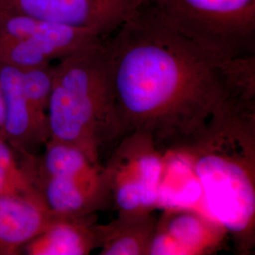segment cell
<instances>
[{"instance_id":"3","label":"cell","mask_w":255,"mask_h":255,"mask_svg":"<svg viewBox=\"0 0 255 255\" xmlns=\"http://www.w3.org/2000/svg\"><path fill=\"white\" fill-rule=\"evenodd\" d=\"M47 119L49 139L78 147L97 164L126 134L104 38L55 62Z\"/></svg>"},{"instance_id":"11","label":"cell","mask_w":255,"mask_h":255,"mask_svg":"<svg viewBox=\"0 0 255 255\" xmlns=\"http://www.w3.org/2000/svg\"><path fill=\"white\" fill-rule=\"evenodd\" d=\"M54 216L42 198L0 197V255H20Z\"/></svg>"},{"instance_id":"10","label":"cell","mask_w":255,"mask_h":255,"mask_svg":"<svg viewBox=\"0 0 255 255\" xmlns=\"http://www.w3.org/2000/svg\"><path fill=\"white\" fill-rule=\"evenodd\" d=\"M0 82L5 105V138L19 154L35 153L38 146L46 145L49 135L37 124L26 97L22 69L0 63Z\"/></svg>"},{"instance_id":"5","label":"cell","mask_w":255,"mask_h":255,"mask_svg":"<svg viewBox=\"0 0 255 255\" xmlns=\"http://www.w3.org/2000/svg\"><path fill=\"white\" fill-rule=\"evenodd\" d=\"M166 23L224 54H255V0H146Z\"/></svg>"},{"instance_id":"13","label":"cell","mask_w":255,"mask_h":255,"mask_svg":"<svg viewBox=\"0 0 255 255\" xmlns=\"http://www.w3.org/2000/svg\"><path fill=\"white\" fill-rule=\"evenodd\" d=\"M158 218L153 213L121 215L98 224L101 255H148Z\"/></svg>"},{"instance_id":"8","label":"cell","mask_w":255,"mask_h":255,"mask_svg":"<svg viewBox=\"0 0 255 255\" xmlns=\"http://www.w3.org/2000/svg\"><path fill=\"white\" fill-rule=\"evenodd\" d=\"M146 0H0V6L106 38Z\"/></svg>"},{"instance_id":"17","label":"cell","mask_w":255,"mask_h":255,"mask_svg":"<svg viewBox=\"0 0 255 255\" xmlns=\"http://www.w3.org/2000/svg\"><path fill=\"white\" fill-rule=\"evenodd\" d=\"M0 137H4L5 138V136H4V134H3V132L0 130ZM6 139V138H5Z\"/></svg>"},{"instance_id":"4","label":"cell","mask_w":255,"mask_h":255,"mask_svg":"<svg viewBox=\"0 0 255 255\" xmlns=\"http://www.w3.org/2000/svg\"><path fill=\"white\" fill-rule=\"evenodd\" d=\"M43 155L26 153L21 164L56 216L96 214L110 204L111 195L103 164H97L78 147L48 139Z\"/></svg>"},{"instance_id":"15","label":"cell","mask_w":255,"mask_h":255,"mask_svg":"<svg viewBox=\"0 0 255 255\" xmlns=\"http://www.w3.org/2000/svg\"><path fill=\"white\" fill-rule=\"evenodd\" d=\"M0 197L42 198L4 137H0Z\"/></svg>"},{"instance_id":"6","label":"cell","mask_w":255,"mask_h":255,"mask_svg":"<svg viewBox=\"0 0 255 255\" xmlns=\"http://www.w3.org/2000/svg\"><path fill=\"white\" fill-rule=\"evenodd\" d=\"M103 167L119 216L154 213L159 207L164 152L148 134H124Z\"/></svg>"},{"instance_id":"14","label":"cell","mask_w":255,"mask_h":255,"mask_svg":"<svg viewBox=\"0 0 255 255\" xmlns=\"http://www.w3.org/2000/svg\"><path fill=\"white\" fill-rule=\"evenodd\" d=\"M53 64L22 69L24 88L38 126L49 135L47 111L53 84Z\"/></svg>"},{"instance_id":"2","label":"cell","mask_w":255,"mask_h":255,"mask_svg":"<svg viewBox=\"0 0 255 255\" xmlns=\"http://www.w3.org/2000/svg\"><path fill=\"white\" fill-rule=\"evenodd\" d=\"M183 149L201 186L207 214L219 221L238 255L255 246V98L223 102Z\"/></svg>"},{"instance_id":"1","label":"cell","mask_w":255,"mask_h":255,"mask_svg":"<svg viewBox=\"0 0 255 255\" xmlns=\"http://www.w3.org/2000/svg\"><path fill=\"white\" fill-rule=\"evenodd\" d=\"M125 132L185 148L235 97L255 98V54L231 56L170 26L146 2L104 38Z\"/></svg>"},{"instance_id":"7","label":"cell","mask_w":255,"mask_h":255,"mask_svg":"<svg viewBox=\"0 0 255 255\" xmlns=\"http://www.w3.org/2000/svg\"><path fill=\"white\" fill-rule=\"evenodd\" d=\"M101 37L0 6V63L20 69L53 64Z\"/></svg>"},{"instance_id":"12","label":"cell","mask_w":255,"mask_h":255,"mask_svg":"<svg viewBox=\"0 0 255 255\" xmlns=\"http://www.w3.org/2000/svg\"><path fill=\"white\" fill-rule=\"evenodd\" d=\"M99 245L96 214L81 217L55 215L23 251L29 255H87Z\"/></svg>"},{"instance_id":"9","label":"cell","mask_w":255,"mask_h":255,"mask_svg":"<svg viewBox=\"0 0 255 255\" xmlns=\"http://www.w3.org/2000/svg\"><path fill=\"white\" fill-rule=\"evenodd\" d=\"M228 233L207 213L195 207H168L157 219L148 255H209Z\"/></svg>"},{"instance_id":"16","label":"cell","mask_w":255,"mask_h":255,"mask_svg":"<svg viewBox=\"0 0 255 255\" xmlns=\"http://www.w3.org/2000/svg\"><path fill=\"white\" fill-rule=\"evenodd\" d=\"M4 121H5V105H4V97L0 82V130L4 134ZM5 136V134H4Z\"/></svg>"}]
</instances>
